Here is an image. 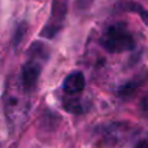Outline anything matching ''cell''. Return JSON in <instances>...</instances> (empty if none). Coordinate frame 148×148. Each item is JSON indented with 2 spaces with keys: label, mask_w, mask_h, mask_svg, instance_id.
Instances as JSON below:
<instances>
[{
  "label": "cell",
  "mask_w": 148,
  "mask_h": 148,
  "mask_svg": "<svg viewBox=\"0 0 148 148\" xmlns=\"http://www.w3.org/2000/svg\"><path fill=\"white\" fill-rule=\"evenodd\" d=\"M84 86H86V79L82 72L75 70L68 74L65 77L64 82H62V90L66 95H77L79 92L83 91Z\"/></svg>",
  "instance_id": "cell-4"
},
{
  "label": "cell",
  "mask_w": 148,
  "mask_h": 148,
  "mask_svg": "<svg viewBox=\"0 0 148 148\" xmlns=\"http://www.w3.org/2000/svg\"><path fill=\"white\" fill-rule=\"evenodd\" d=\"M65 109L70 113H82L84 110V107L78 99H73L65 104Z\"/></svg>",
  "instance_id": "cell-7"
},
{
  "label": "cell",
  "mask_w": 148,
  "mask_h": 148,
  "mask_svg": "<svg viewBox=\"0 0 148 148\" xmlns=\"http://www.w3.org/2000/svg\"><path fill=\"white\" fill-rule=\"evenodd\" d=\"M140 109L143 113H146L148 116V92H146V95H144L143 97L140 99Z\"/></svg>",
  "instance_id": "cell-9"
},
{
  "label": "cell",
  "mask_w": 148,
  "mask_h": 148,
  "mask_svg": "<svg viewBox=\"0 0 148 148\" xmlns=\"http://www.w3.org/2000/svg\"><path fill=\"white\" fill-rule=\"evenodd\" d=\"M100 44L109 53H121L135 48V39L125 23L117 22L104 31Z\"/></svg>",
  "instance_id": "cell-1"
},
{
  "label": "cell",
  "mask_w": 148,
  "mask_h": 148,
  "mask_svg": "<svg viewBox=\"0 0 148 148\" xmlns=\"http://www.w3.org/2000/svg\"><path fill=\"white\" fill-rule=\"evenodd\" d=\"M136 148H148V140H142L140 143L136 146Z\"/></svg>",
  "instance_id": "cell-10"
},
{
  "label": "cell",
  "mask_w": 148,
  "mask_h": 148,
  "mask_svg": "<svg viewBox=\"0 0 148 148\" xmlns=\"http://www.w3.org/2000/svg\"><path fill=\"white\" fill-rule=\"evenodd\" d=\"M66 4L68 0H53L52 1L51 17L47 25L40 31V36L47 39H52L60 33L64 26L65 16H66Z\"/></svg>",
  "instance_id": "cell-3"
},
{
  "label": "cell",
  "mask_w": 148,
  "mask_h": 148,
  "mask_svg": "<svg viewBox=\"0 0 148 148\" xmlns=\"http://www.w3.org/2000/svg\"><path fill=\"white\" fill-rule=\"evenodd\" d=\"M136 86H138L136 83H127V84H125V86L121 87L120 95H121V96H129V95H131L134 92V90H136Z\"/></svg>",
  "instance_id": "cell-8"
},
{
  "label": "cell",
  "mask_w": 148,
  "mask_h": 148,
  "mask_svg": "<svg viewBox=\"0 0 148 148\" xmlns=\"http://www.w3.org/2000/svg\"><path fill=\"white\" fill-rule=\"evenodd\" d=\"M123 10L134 12V13H136V14H139V17L142 18V21L148 26V10L144 9L142 5L138 4V3H125V4H123Z\"/></svg>",
  "instance_id": "cell-5"
},
{
  "label": "cell",
  "mask_w": 148,
  "mask_h": 148,
  "mask_svg": "<svg viewBox=\"0 0 148 148\" xmlns=\"http://www.w3.org/2000/svg\"><path fill=\"white\" fill-rule=\"evenodd\" d=\"M26 30H27V25H26L25 22H21L20 25L17 26V29H16V31H14V35H13V38H12V44L14 48L22 42L23 36H25V34H26Z\"/></svg>",
  "instance_id": "cell-6"
},
{
  "label": "cell",
  "mask_w": 148,
  "mask_h": 148,
  "mask_svg": "<svg viewBox=\"0 0 148 148\" xmlns=\"http://www.w3.org/2000/svg\"><path fill=\"white\" fill-rule=\"evenodd\" d=\"M48 59V48L46 44L35 42L29 48V59L21 69V84L25 90H31L36 86L42 72V61Z\"/></svg>",
  "instance_id": "cell-2"
}]
</instances>
